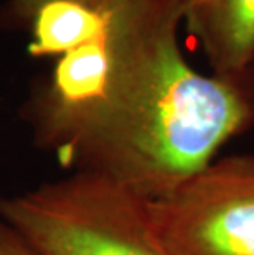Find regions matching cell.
Returning a JSON list of instances; mask_svg holds the SVG:
<instances>
[{
    "instance_id": "obj_6",
    "label": "cell",
    "mask_w": 254,
    "mask_h": 255,
    "mask_svg": "<svg viewBox=\"0 0 254 255\" xmlns=\"http://www.w3.org/2000/svg\"><path fill=\"white\" fill-rule=\"evenodd\" d=\"M109 23V21H107ZM111 68V46L104 35L59 56L53 86L45 104L55 107H81L96 101L106 86Z\"/></svg>"
},
{
    "instance_id": "obj_8",
    "label": "cell",
    "mask_w": 254,
    "mask_h": 255,
    "mask_svg": "<svg viewBox=\"0 0 254 255\" xmlns=\"http://www.w3.org/2000/svg\"><path fill=\"white\" fill-rule=\"evenodd\" d=\"M43 2H46V0H23V3H25L30 10H33V12H36V8H38Z\"/></svg>"
},
{
    "instance_id": "obj_7",
    "label": "cell",
    "mask_w": 254,
    "mask_h": 255,
    "mask_svg": "<svg viewBox=\"0 0 254 255\" xmlns=\"http://www.w3.org/2000/svg\"><path fill=\"white\" fill-rule=\"evenodd\" d=\"M0 255H35L20 234L0 218Z\"/></svg>"
},
{
    "instance_id": "obj_5",
    "label": "cell",
    "mask_w": 254,
    "mask_h": 255,
    "mask_svg": "<svg viewBox=\"0 0 254 255\" xmlns=\"http://www.w3.org/2000/svg\"><path fill=\"white\" fill-rule=\"evenodd\" d=\"M107 21L106 0H46L35 12L28 53L63 56L104 35Z\"/></svg>"
},
{
    "instance_id": "obj_4",
    "label": "cell",
    "mask_w": 254,
    "mask_h": 255,
    "mask_svg": "<svg viewBox=\"0 0 254 255\" xmlns=\"http://www.w3.org/2000/svg\"><path fill=\"white\" fill-rule=\"evenodd\" d=\"M182 23L198 41L213 74L254 66V0H178Z\"/></svg>"
},
{
    "instance_id": "obj_1",
    "label": "cell",
    "mask_w": 254,
    "mask_h": 255,
    "mask_svg": "<svg viewBox=\"0 0 254 255\" xmlns=\"http://www.w3.org/2000/svg\"><path fill=\"white\" fill-rule=\"evenodd\" d=\"M111 68L96 101L45 104L36 137L69 171L145 201L170 191L254 126V66L202 74L178 43V0H106Z\"/></svg>"
},
{
    "instance_id": "obj_3",
    "label": "cell",
    "mask_w": 254,
    "mask_h": 255,
    "mask_svg": "<svg viewBox=\"0 0 254 255\" xmlns=\"http://www.w3.org/2000/svg\"><path fill=\"white\" fill-rule=\"evenodd\" d=\"M147 211L165 255H254V155L216 156Z\"/></svg>"
},
{
    "instance_id": "obj_2",
    "label": "cell",
    "mask_w": 254,
    "mask_h": 255,
    "mask_svg": "<svg viewBox=\"0 0 254 255\" xmlns=\"http://www.w3.org/2000/svg\"><path fill=\"white\" fill-rule=\"evenodd\" d=\"M0 218L35 255H165L147 201L94 173L71 171L2 199Z\"/></svg>"
}]
</instances>
